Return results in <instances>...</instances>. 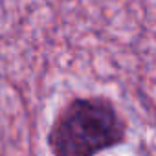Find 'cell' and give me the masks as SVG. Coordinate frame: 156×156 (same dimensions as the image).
I'll use <instances>...</instances> for the list:
<instances>
[{"label":"cell","instance_id":"obj_1","mask_svg":"<svg viewBox=\"0 0 156 156\" xmlns=\"http://www.w3.org/2000/svg\"><path fill=\"white\" fill-rule=\"evenodd\" d=\"M127 134V119L110 98L77 96L57 110L46 143L53 156H98L123 145Z\"/></svg>","mask_w":156,"mask_h":156}]
</instances>
